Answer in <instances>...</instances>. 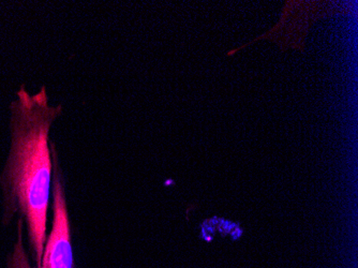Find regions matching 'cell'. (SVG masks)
<instances>
[{"mask_svg":"<svg viewBox=\"0 0 358 268\" xmlns=\"http://www.w3.org/2000/svg\"><path fill=\"white\" fill-rule=\"evenodd\" d=\"M9 108V153L0 173L1 221L7 227L16 216L23 220L30 261L40 266L53 181L50 131L64 106L50 104L45 86L31 94L22 85Z\"/></svg>","mask_w":358,"mask_h":268,"instance_id":"cell-1","label":"cell"},{"mask_svg":"<svg viewBox=\"0 0 358 268\" xmlns=\"http://www.w3.org/2000/svg\"><path fill=\"white\" fill-rule=\"evenodd\" d=\"M51 152L53 161V220L51 232L46 239L41 265H32L24 241V223L22 219H17V237L13 249L8 255L6 268H76L64 174L55 143L52 141Z\"/></svg>","mask_w":358,"mask_h":268,"instance_id":"cell-2","label":"cell"},{"mask_svg":"<svg viewBox=\"0 0 358 268\" xmlns=\"http://www.w3.org/2000/svg\"><path fill=\"white\" fill-rule=\"evenodd\" d=\"M239 223H234V221L227 220V219H224V218H220V221H219L218 225H217V232L220 234L221 237H227V235H230L231 232L235 229V227H238Z\"/></svg>","mask_w":358,"mask_h":268,"instance_id":"cell-3","label":"cell"},{"mask_svg":"<svg viewBox=\"0 0 358 268\" xmlns=\"http://www.w3.org/2000/svg\"><path fill=\"white\" fill-rule=\"evenodd\" d=\"M201 234H202V237L204 239V241H211L214 239V237H216L217 227H215L214 225H211L208 219V220L204 221V223H203Z\"/></svg>","mask_w":358,"mask_h":268,"instance_id":"cell-4","label":"cell"},{"mask_svg":"<svg viewBox=\"0 0 358 268\" xmlns=\"http://www.w3.org/2000/svg\"><path fill=\"white\" fill-rule=\"evenodd\" d=\"M243 235V229L238 225V227H235L232 232L230 233L231 239L232 241H238L239 239H241V237Z\"/></svg>","mask_w":358,"mask_h":268,"instance_id":"cell-5","label":"cell"}]
</instances>
